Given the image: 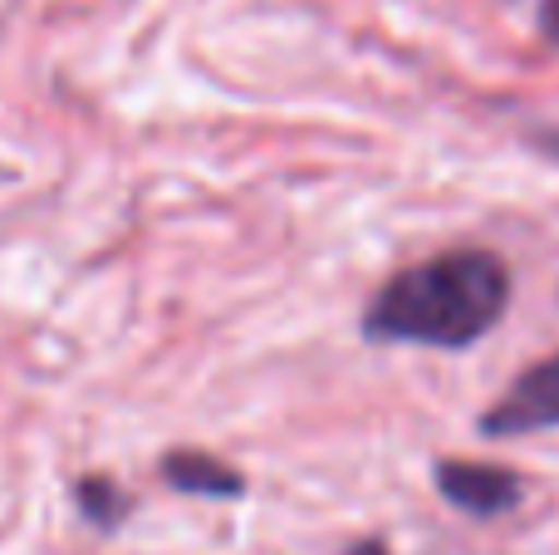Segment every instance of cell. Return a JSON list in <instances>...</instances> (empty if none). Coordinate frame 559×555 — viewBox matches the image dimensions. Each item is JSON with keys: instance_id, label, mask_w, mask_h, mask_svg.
Here are the masks:
<instances>
[{"instance_id": "cell-2", "label": "cell", "mask_w": 559, "mask_h": 555, "mask_svg": "<svg viewBox=\"0 0 559 555\" xmlns=\"http://www.w3.org/2000/svg\"><path fill=\"white\" fill-rule=\"evenodd\" d=\"M550 428H559V350L550 359L515 374L511 389L476 418V433L491 442L531 438V433H550Z\"/></svg>"}, {"instance_id": "cell-7", "label": "cell", "mask_w": 559, "mask_h": 555, "mask_svg": "<svg viewBox=\"0 0 559 555\" xmlns=\"http://www.w3.org/2000/svg\"><path fill=\"white\" fill-rule=\"evenodd\" d=\"M535 20H540V35L559 45V0H535Z\"/></svg>"}, {"instance_id": "cell-1", "label": "cell", "mask_w": 559, "mask_h": 555, "mask_svg": "<svg viewBox=\"0 0 559 555\" xmlns=\"http://www.w3.org/2000/svg\"><path fill=\"white\" fill-rule=\"evenodd\" d=\"M511 310V265L486 246H456L393 271L364 305L368 344L472 350Z\"/></svg>"}, {"instance_id": "cell-3", "label": "cell", "mask_w": 559, "mask_h": 555, "mask_svg": "<svg viewBox=\"0 0 559 555\" xmlns=\"http://www.w3.org/2000/svg\"><path fill=\"white\" fill-rule=\"evenodd\" d=\"M432 482L442 492V501H452L456 511L476 521L506 517L521 507L525 497V477L506 462H476V458H437L432 462Z\"/></svg>"}, {"instance_id": "cell-4", "label": "cell", "mask_w": 559, "mask_h": 555, "mask_svg": "<svg viewBox=\"0 0 559 555\" xmlns=\"http://www.w3.org/2000/svg\"><path fill=\"white\" fill-rule=\"evenodd\" d=\"M157 472H163V482L173 492H182V497L236 501V497H246V492H251V482H246V472L236 468V462L216 458V452H206V448H173V452H163Z\"/></svg>"}, {"instance_id": "cell-6", "label": "cell", "mask_w": 559, "mask_h": 555, "mask_svg": "<svg viewBox=\"0 0 559 555\" xmlns=\"http://www.w3.org/2000/svg\"><path fill=\"white\" fill-rule=\"evenodd\" d=\"M525 143H531L540 157L559 163V123H531V128H525Z\"/></svg>"}, {"instance_id": "cell-8", "label": "cell", "mask_w": 559, "mask_h": 555, "mask_svg": "<svg viewBox=\"0 0 559 555\" xmlns=\"http://www.w3.org/2000/svg\"><path fill=\"white\" fill-rule=\"evenodd\" d=\"M348 555H388V546H383V541H358Z\"/></svg>"}, {"instance_id": "cell-5", "label": "cell", "mask_w": 559, "mask_h": 555, "mask_svg": "<svg viewBox=\"0 0 559 555\" xmlns=\"http://www.w3.org/2000/svg\"><path fill=\"white\" fill-rule=\"evenodd\" d=\"M74 501H79V511H84L88 527H98V531H118L128 521V511H133V497H128L123 482L108 477V472H88V477H79Z\"/></svg>"}]
</instances>
